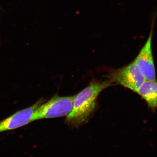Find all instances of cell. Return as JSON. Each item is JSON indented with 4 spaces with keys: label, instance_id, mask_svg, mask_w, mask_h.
I'll return each mask as SVG.
<instances>
[{
    "label": "cell",
    "instance_id": "6da1fadb",
    "mask_svg": "<svg viewBox=\"0 0 157 157\" xmlns=\"http://www.w3.org/2000/svg\"><path fill=\"white\" fill-rule=\"evenodd\" d=\"M112 81H94L75 96L73 108L67 116L66 123L73 128H78L86 123L95 109L96 101L100 93L113 86Z\"/></svg>",
    "mask_w": 157,
    "mask_h": 157
},
{
    "label": "cell",
    "instance_id": "7a4b0ae2",
    "mask_svg": "<svg viewBox=\"0 0 157 157\" xmlns=\"http://www.w3.org/2000/svg\"><path fill=\"white\" fill-rule=\"evenodd\" d=\"M75 96H54L37 108L34 113L33 121L67 116L73 108Z\"/></svg>",
    "mask_w": 157,
    "mask_h": 157
},
{
    "label": "cell",
    "instance_id": "3957f363",
    "mask_svg": "<svg viewBox=\"0 0 157 157\" xmlns=\"http://www.w3.org/2000/svg\"><path fill=\"white\" fill-rule=\"evenodd\" d=\"M108 77L113 85H121L136 93L146 80L134 61L121 69L113 70Z\"/></svg>",
    "mask_w": 157,
    "mask_h": 157
},
{
    "label": "cell",
    "instance_id": "277c9868",
    "mask_svg": "<svg viewBox=\"0 0 157 157\" xmlns=\"http://www.w3.org/2000/svg\"><path fill=\"white\" fill-rule=\"evenodd\" d=\"M155 21H153L147 40L133 61L146 80L156 81L152 42Z\"/></svg>",
    "mask_w": 157,
    "mask_h": 157
},
{
    "label": "cell",
    "instance_id": "5b68a950",
    "mask_svg": "<svg viewBox=\"0 0 157 157\" xmlns=\"http://www.w3.org/2000/svg\"><path fill=\"white\" fill-rule=\"evenodd\" d=\"M44 101L40 99L33 106L17 111L0 122V133L18 128L33 122L34 113Z\"/></svg>",
    "mask_w": 157,
    "mask_h": 157
},
{
    "label": "cell",
    "instance_id": "8992f818",
    "mask_svg": "<svg viewBox=\"0 0 157 157\" xmlns=\"http://www.w3.org/2000/svg\"><path fill=\"white\" fill-rule=\"evenodd\" d=\"M137 93L146 101L149 108L153 110L157 109L156 81L145 80Z\"/></svg>",
    "mask_w": 157,
    "mask_h": 157
}]
</instances>
